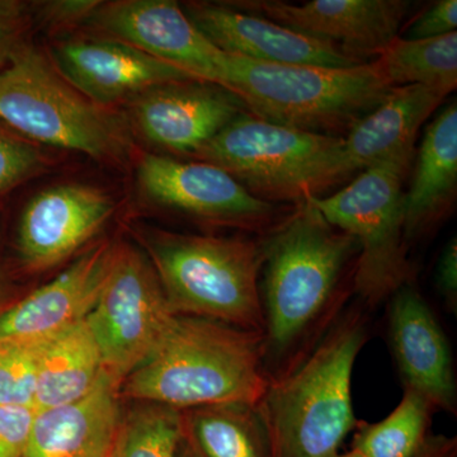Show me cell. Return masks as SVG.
<instances>
[{
    "label": "cell",
    "mask_w": 457,
    "mask_h": 457,
    "mask_svg": "<svg viewBox=\"0 0 457 457\" xmlns=\"http://www.w3.org/2000/svg\"><path fill=\"white\" fill-rule=\"evenodd\" d=\"M261 243L263 369L270 383L294 371L341 318L353 294L359 246L311 198Z\"/></svg>",
    "instance_id": "cell-1"
},
{
    "label": "cell",
    "mask_w": 457,
    "mask_h": 457,
    "mask_svg": "<svg viewBox=\"0 0 457 457\" xmlns=\"http://www.w3.org/2000/svg\"><path fill=\"white\" fill-rule=\"evenodd\" d=\"M123 395L177 411L245 404L266 392L263 335L177 315L154 353L123 381Z\"/></svg>",
    "instance_id": "cell-2"
},
{
    "label": "cell",
    "mask_w": 457,
    "mask_h": 457,
    "mask_svg": "<svg viewBox=\"0 0 457 457\" xmlns=\"http://www.w3.org/2000/svg\"><path fill=\"white\" fill-rule=\"evenodd\" d=\"M363 308L345 309L294 371L267 385L255 408L272 457H333L356 429L352 374L369 337Z\"/></svg>",
    "instance_id": "cell-3"
},
{
    "label": "cell",
    "mask_w": 457,
    "mask_h": 457,
    "mask_svg": "<svg viewBox=\"0 0 457 457\" xmlns=\"http://www.w3.org/2000/svg\"><path fill=\"white\" fill-rule=\"evenodd\" d=\"M224 88L266 121L345 137L387 98L394 87L371 62L327 66L270 64L228 55Z\"/></svg>",
    "instance_id": "cell-4"
},
{
    "label": "cell",
    "mask_w": 457,
    "mask_h": 457,
    "mask_svg": "<svg viewBox=\"0 0 457 457\" xmlns=\"http://www.w3.org/2000/svg\"><path fill=\"white\" fill-rule=\"evenodd\" d=\"M140 243L173 314L263 335L261 239L147 228L141 231Z\"/></svg>",
    "instance_id": "cell-5"
},
{
    "label": "cell",
    "mask_w": 457,
    "mask_h": 457,
    "mask_svg": "<svg viewBox=\"0 0 457 457\" xmlns=\"http://www.w3.org/2000/svg\"><path fill=\"white\" fill-rule=\"evenodd\" d=\"M342 137L295 130L251 112L237 116L195 154L267 201L299 204L347 179Z\"/></svg>",
    "instance_id": "cell-6"
},
{
    "label": "cell",
    "mask_w": 457,
    "mask_h": 457,
    "mask_svg": "<svg viewBox=\"0 0 457 457\" xmlns=\"http://www.w3.org/2000/svg\"><path fill=\"white\" fill-rule=\"evenodd\" d=\"M0 120L29 139L117 162L130 147L121 117L90 101L33 49L0 68Z\"/></svg>",
    "instance_id": "cell-7"
},
{
    "label": "cell",
    "mask_w": 457,
    "mask_h": 457,
    "mask_svg": "<svg viewBox=\"0 0 457 457\" xmlns=\"http://www.w3.org/2000/svg\"><path fill=\"white\" fill-rule=\"evenodd\" d=\"M409 167L403 162H383L366 168L330 196L309 197L330 225L356 240L353 294L368 309L389 300L413 278L403 192Z\"/></svg>",
    "instance_id": "cell-8"
},
{
    "label": "cell",
    "mask_w": 457,
    "mask_h": 457,
    "mask_svg": "<svg viewBox=\"0 0 457 457\" xmlns=\"http://www.w3.org/2000/svg\"><path fill=\"white\" fill-rule=\"evenodd\" d=\"M176 317L145 252L117 245L110 276L86 319L104 372L121 385L154 353Z\"/></svg>",
    "instance_id": "cell-9"
},
{
    "label": "cell",
    "mask_w": 457,
    "mask_h": 457,
    "mask_svg": "<svg viewBox=\"0 0 457 457\" xmlns=\"http://www.w3.org/2000/svg\"><path fill=\"white\" fill-rule=\"evenodd\" d=\"M137 179L150 200L198 220L264 234L281 221H275L278 212L272 204L206 162L146 154L137 168Z\"/></svg>",
    "instance_id": "cell-10"
},
{
    "label": "cell",
    "mask_w": 457,
    "mask_h": 457,
    "mask_svg": "<svg viewBox=\"0 0 457 457\" xmlns=\"http://www.w3.org/2000/svg\"><path fill=\"white\" fill-rule=\"evenodd\" d=\"M96 29L197 79L224 87L228 54L215 46L186 12L170 0H121L97 5Z\"/></svg>",
    "instance_id": "cell-11"
},
{
    "label": "cell",
    "mask_w": 457,
    "mask_h": 457,
    "mask_svg": "<svg viewBox=\"0 0 457 457\" xmlns=\"http://www.w3.org/2000/svg\"><path fill=\"white\" fill-rule=\"evenodd\" d=\"M230 4L327 42L359 62H365L369 56L378 57L398 37L411 8L407 0H312L303 4L246 0Z\"/></svg>",
    "instance_id": "cell-12"
},
{
    "label": "cell",
    "mask_w": 457,
    "mask_h": 457,
    "mask_svg": "<svg viewBox=\"0 0 457 457\" xmlns=\"http://www.w3.org/2000/svg\"><path fill=\"white\" fill-rule=\"evenodd\" d=\"M387 333L404 389L420 394L435 411L455 414L457 386L449 339L411 282L389 299Z\"/></svg>",
    "instance_id": "cell-13"
},
{
    "label": "cell",
    "mask_w": 457,
    "mask_h": 457,
    "mask_svg": "<svg viewBox=\"0 0 457 457\" xmlns=\"http://www.w3.org/2000/svg\"><path fill=\"white\" fill-rule=\"evenodd\" d=\"M245 112V102L231 90L203 80L155 87L137 96L134 104L141 134L177 154H196Z\"/></svg>",
    "instance_id": "cell-14"
},
{
    "label": "cell",
    "mask_w": 457,
    "mask_h": 457,
    "mask_svg": "<svg viewBox=\"0 0 457 457\" xmlns=\"http://www.w3.org/2000/svg\"><path fill=\"white\" fill-rule=\"evenodd\" d=\"M114 210L112 198L92 186L62 185L42 191L27 204L18 251L27 269L57 266L101 230Z\"/></svg>",
    "instance_id": "cell-15"
},
{
    "label": "cell",
    "mask_w": 457,
    "mask_h": 457,
    "mask_svg": "<svg viewBox=\"0 0 457 457\" xmlns=\"http://www.w3.org/2000/svg\"><path fill=\"white\" fill-rule=\"evenodd\" d=\"M185 12L194 25L228 55L270 64L327 68L365 64L345 56L327 42L228 5L191 3Z\"/></svg>",
    "instance_id": "cell-16"
},
{
    "label": "cell",
    "mask_w": 457,
    "mask_h": 457,
    "mask_svg": "<svg viewBox=\"0 0 457 457\" xmlns=\"http://www.w3.org/2000/svg\"><path fill=\"white\" fill-rule=\"evenodd\" d=\"M54 55L66 82L99 106L137 97L163 84L200 80L117 40L64 42Z\"/></svg>",
    "instance_id": "cell-17"
},
{
    "label": "cell",
    "mask_w": 457,
    "mask_h": 457,
    "mask_svg": "<svg viewBox=\"0 0 457 457\" xmlns=\"http://www.w3.org/2000/svg\"><path fill=\"white\" fill-rule=\"evenodd\" d=\"M117 245L102 242L50 284L0 315V341L54 335L88 317L104 290Z\"/></svg>",
    "instance_id": "cell-18"
},
{
    "label": "cell",
    "mask_w": 457,
    "mask_h": 457,
    "mask_svg": "<svg viewBox=\"0 0 457 457\" xmlns=\"http://www.w3.org/2000/svg\"><path fill=\"white\" fill-rule=\"evenodd\" d=\"M120 384L104 372L82 399L37 411L23 457H111L121 425Z\"/></svg>",
    "instance_id": "cell-19"
},
{
    "label": "cell",
    "mask_w": 457,
    "mask_h": 457,
    "mask_svg": "<svg viewBox=\"0 0 457 457\" xmlns=\"http://www.w3.org/2000/svg\"><path fill=\"white\" fill-rule=\"evenodd\" d=\"M446 95L428 87H395L380 106L342 137V162L350 177L383 162L411 165L418 131Z\"/></svg>",
    "instance_id": "cell-20"
},
{
    "label": "cell",
    "mask_w": 457,
    "mask_h": 457,
    "mask_svg": "<svg viewBox=\"0 0 457 457\" xmlns=\"http://www.w3.org/2000/svg\"><path fill=\"white\" fill-rule=\"evenodd\" d=\"M457 191L456 101L427 128L411 188L404 194L407 243L431 231L446 216Z\"/></svg>",
    "instance_id": "cell-21"
},
{
    "label": "cell",
    "mask_w": 457,
    "mask_h": 457,
    "mask_svg": "<svg viewBox=\"0 0 457 457\" xmlns=\"http://www.w3.org/2000/svg\"><path fill=\"white\" fill-rule=\"evenodd\" d=\"M104 374L101 352L84 319L51 335L41 357L33 408L41 411L77 402Z\"/></svg>",
    "instance_id": "cell-22"
},
{
    "label": "cell",
    "mask_w": 457,
    "mask_h": 457,
    "mask_svg": "<svg viewBox=\"0 0 457 457\" xmlns=\"http://www.w3.org/2000/svg\"><path fill=\"white\" fill-rule=\"evenodd\" d=\"M185 436L203 457H272L257 408L212 405L183 411Z\"/></svg>",
    "instance_id": "cell-23"
},
{
    "label": "cell",
    "mask_w": 457,
    "mask_h": 457,
    "mask_svg": "<svg viewBox=\"0 0 457 457\" xmlns=\"http://www.w3.org/2000/svg\"><path fill=\"white\" fill-rule=\"evenodd\" d=\"M375 60L394 88L417 84L449 96L457 86V32L413 41L398 36Z\"/></svg>",
    "instance_id": "cell-24"
},
{
    "label": "cell",
    "mask_w": 457,
    "mask_h": 457,
    "mask_svg": "<svg viewBox=\"0 0 457 457\" xmlns=\"http://www.w3.org/2000/svg\"><path fill=\"white\" fill-rule=\"evenodd\" d=\"M433 413L423 396L404 389L389 416L380 422H359L352 450L363 457H414L431 435Z\"/></svg>",
    "instance_id": "cell-25"
},
{
    "label": "cell",
    "mask_w": 457,
    "mask_h": 457,
    "mask_svg": "<svg viewBox=\"0 0 457 457\" xmlns=\"http://www.w3.org/2000/svg\"><path fill=\"white\" fill-rule=\"evenodd\" d=\"M183 436L182 411L145 403L122 417L111 457H177Z\"/></svg>",
    "instance_id": "cell-26"
},
{
    "label": "cell",
    "mask_w": 457,
    "mask_h": 457,
    "mask_svg": "<svg viewBox=\"0 0 457 457\" xmlns=\"http://www.w3.org/2000/svg\"><path fill=\"white\" fill-rule=\"evenodd\" d=\"M50 337L0 341V405L33 407L41 357Z\"/></svg>",
    "instance_id": "cell-27"
},
{
    "label": "cell",
    "mask_w": 457,
    "mask_h": 457,
    "mask_svg": "<svg viewBox=\"0 0 457 457\" xmlns=\"http://www.w3.org/2000/svg\"><path fill=\"white\" fill-rule=\"evenodd\" d=\"M42 165V156L31 144L0 131V194L13 188Z\"/></svg>",
    "instance_id": "cell-28"
},
{
    "label": "cell",
    "mask_w": 457,
    "mask_h": 457,
    "mask_svg": "<svg viewBox=\"0 0 457 457\" xmlns=\"http://www.w3.org/2000/svg\"><path fill=\"white\" fill-rule=\"evenodd\" d=\"M36 409L0 405V457H23L36 417Z\"/></svg>",
    "instance_id": "cell-29"
},
{
    "label": "cell",
    "mask_w": 457,
    "mask_h": 457,
    "mask_svg": "<svg viewBox=\"0 0 457 457\" xmlns=\"http://www.w3.org/2000/svg\"><path fill=\"white\" fill-rule=\"evenodd\" d=\"M456 0H440L414 20L402 38L411 41L426 40L456 32Z\"/></svg>",
    "instance_id": "cell-30"
},
{
    "label": "cell",
    "mask_w": 457,
    "mask_h": 457,
    "mask_svg": "<svg viewBox=\"0 0 457 457\" xmlns=\"http://www.w3.org/2000/svg\"><path fill=\"white\" fill-rule=\"evenodd\" d=\"M436 287L451 314H457V240L453 237L442 251L436 269Z\"/></svg>",
    "instance_id": "cell-31"
},
{
    "label": "cell",
    "mask_w": 457,
    "mask_h": 457,
    "mask_svg": "<svg viewBox=\"0 0 457 457\" xmlns=\"http://www.w3.org/2000/svg\"><path fill=\"white\" fill-rule=\"evenodd\" d=\"M18 12L13 3L0 2V68L17 50Z\"/></svg>",
    "instance_id": "cell-32"
},
{
    "label": "cell",
    "mask_w": 457,
    "mask_h": 457,
    "mask_svg": "<svg viewBox=\"0 0 457 457\" xmlns=\"http://www.w3.org/2000/svg\"><path fill=\"white\" fill-rule=\"evenodd\" d=\"M414 457H457L456 437L429 435Z\"/></svg>",
    "instance_id": "cell-33"
},
{
    "label": "cell",
    "mask_w": 457,
    "mask_h": 457,
    "mask_svg": "<svg viewBox=\"0 0 457 457\" xmlns=\"http://www.w3.org/2000/svg\"><path fill=\"white\" fill-rule=\"evenodd\" d=\"M177 457H203L198 453V451L195 449L194 445L189 442L186 436H183V440L180 442L179 450V455Z\"/></svg>",
    "instance_id": "cell-34"
},
{
    "label": "cell",
    "mask_w": 457,
    "mask_h": 457,
    "mask_svg": "<svg viewBox=\"0 0 457 457\" xmlns=\"http://www.w3.org/2000/svg\"><path fill=\"white\" fill-rule=\"evenodd\" d=\"M333 457H363L362 455H360L359 453H356V451H350V453H343V455H341V453H337V455L333 456Z\"/></svg>",
    "instance_id": "cell-35"
}]
</instances>
